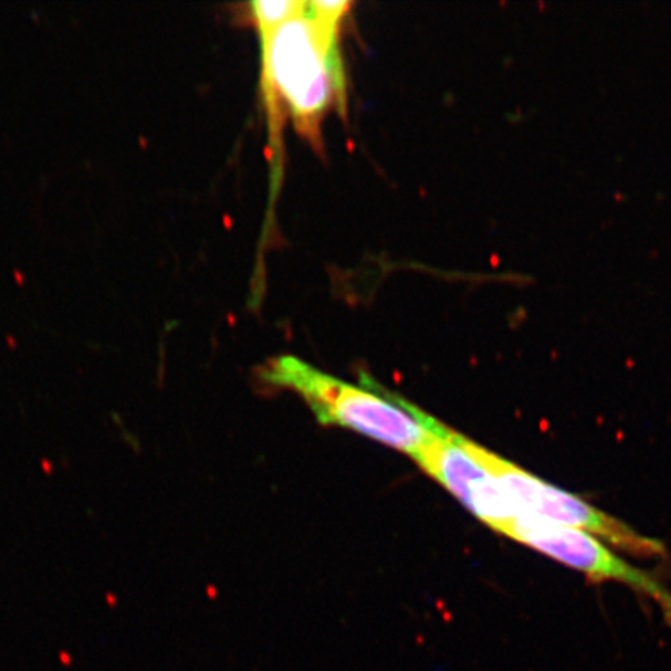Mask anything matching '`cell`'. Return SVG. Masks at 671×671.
Masks as SVG:
<instances>
[{"label":"cell","mask_w":671,"mask_h":671,"mask_svg":"<svg viewBox=\"0 0 671 671\" xmlns=\"http://www.w3.org/2000/svg\"><path fill=\"white\" fill-rule=\"evenodd\" d=\"M352 3L303 2L293 17L260 32L264 99L272 126L290 115L302 137L322 148V125L329 111H347V83L339 52V29Z\"/></svg>","instance_id":"1"},{"label":"cell","mask_w":671,"mask_h":671,"mask_svg":"<svg viewBox=\"0 0 671 671\" xmlns=\"http://www.w3.org/2000/svg\"><path fill=\"white\" fill-rule=\"evenodd\" d=\"M260 378L264 385L297 394L319 423L350 429L416 462L444 426L367 375L363 386H352L294 356L271 359Z\"/></svg>","instance_id":"2"},{"label":"cell","mask_w":671,"mask_h":671,"mask_svg":"<svg viewBox=\"0 0 671 671\" xmlns=\"http://www.w3.org/2000/svg\"><path fill=\"white\" fill-rule=\"evenodd\" d=\"M479 454L515 505L517 515H532L588 532L636 557L653 558L665 555L661 541L640 535L622 521L606 515L573 493L541 481L536 475L486 448L479 447Z\"/></svg>","instance_id":"3"},{"label":"cell","mask_w":671,"mask_h":671,"mask_svg":"<svg viewBox=\"0 0 671 671\" xmlns=\"http://www.w3.org/2000/svg\"><path fill=\"white\" fill-rule=\"evenodd\" d=\"M509 538L562 563L597 583L615 581L650 598L661 608L671 628V593L650 574L625 562L597 536L532 515H517L507 531Z\"/></svg>","instance_id":"4"},{"label":"cell","mask_w":671,"mask_h":671,"mask_svg":"<svg viewBox=\"0 0 671 671\" xmlns=\"http://www.w3.org/2000/svg\"><path fill=\"white\" fill-rule=\"evenodd\" d=\"M479 447L481 444L443 426L417 463L468 512L504 535L505 528L517 516V510L483 463Z\"/></svg>","instance_id":"5"},{"label":"cell","mask_w":671,"mask_h":671,"mask_svg":"<svg viewBox=\"0 0 671 671\" xmlns=\"http://www.w3.org/2000/svg\"><path fill=\"white\" fill-rule=\"evenodd\" d=\"M302 0H260L251 3V17L260 32L274 29L301 9Z\"/></svg>","instance_id":"6"}]
</instances>
